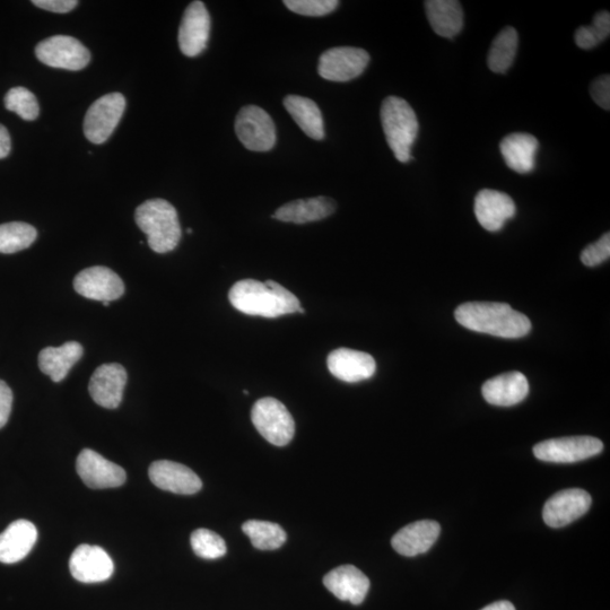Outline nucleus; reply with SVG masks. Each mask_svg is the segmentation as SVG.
I'll list each match as a JSON object with an SVG mask.
<instances>
[{
	"label": "nucleus",
	"instance_id": "nucleus-8",
	"mask_svg": "<svg viewBox=\"0 0 610 610\" xmlns=\"http://www.w3.org/2000/svg\"><path fill=\"white\" fill-rule=\"evenodd\" d=\"M42 64L66 71H82L91 60V54L81 41L68 36H55L43 40L36 48Z\"/></svg>",
	"mask_w": 610,
	"mask_h": 610
},
{
	"label": "nucleus",
	"instance_id": "nucleus-22",
	"mask_svg": "<svg viewBox=\"0 0 610 610\" xmlns=\"http://www.w3.org/2000/svg\"><path fill=\"white\" fill-rule=\"evenodd\" d=\"M483 396L488 404L510 407L520 404L529 392L527 378L521 372H509L484 383Z\"/></svg>",
	"mask_w": 610,
	"mask_h": 610
},
{
	"label": "nucleus",
	"instance_id": "nucleus-23",
	"mask_svg": "<svg viewBox=\"0 0 610 610\" xmlns=\"http://www.w3.org/2000/svg\"><path fill=\"white\" fill-rule=\"evenodd\" d=\"M38 539V530L28 520H17L0 535V562L14 564L30 554Z\"/></svg>",
	"mask_w": 610,
	"mask_h": 610
},
{
	"label": "nucleus",
	"instance_id": "nucleus-11",
	"mask_svg": "<svg viewBox=\"0 0 610 610\" xmlns=\"http://www.w3.org/2000/svg\"><path fill=\"white\" fill-rule=\"evenodd\" d=\"M78 475L85 485L93 490L116 488L126 483L125 469L111 463L100 453L91 449H84L76 461Z\"/></svg>",
	"mask_w": 610,
	"mask_h": 610
},
{
	"label": "nucleus",
	"instance_id": "nucleus-43",
	"mask_svg": "<svg viewBox=\"0 0 610 610\" xmlns=\"http://www.w3.org/2000/svg\"><path fill=\"white\" fill-rule=\"evenodd\" d=\"M187 232H188V234H191V233H193V230L188 229V231H187Z\"/></svg>",
	"mask_w": 610,
	"mask_h": 610
},
{
	"label": "nucleus",
	"instance_id": "nucleus-18",
	"mask_svg": "<svg viewBox=\"0 0 610 610\" xmlns=\"http://www.w3.org/2000/svg\"><path fill=\"white\" fill-rule=\"evenodd\" d=\"M516 212L512 198L500 191L484 189L476 196L475 215L486 231H500Z\"/></svg>",
	"mask_w": 610,
	"mask_h": 610
},
{
	"label": "nucleus",
	"instance_id": "nucleus-37",
	"mask_svg": "<svg viewBox=\"0 0 610 610\" xmlns=\"http://www.w3.org/2000/svg\"><path fill=\"white\" fill-rule=\"evenodd\" d=\"M590 93L592 99L598 104L599 107L609 110L610 109V77L604 75L591 84Z\"/></svg>",
	"mask_w": 610,
	"mask_h": 610
},
{
	"label": "nucleus",
	"instance_id": "nucleus-29",
	"mask_svg": "<svg viewBox=\"0 0 610 610\" xmlns=\"http://www.w3.org/2000/svg\"><path fill=\"white\" fill-rule=\"evenodd\" d=\"M518 32L516 29H503L492 43L488 52L487 65L496 74H504L512 66L514 58L517 56Z\"/></svg>",
	"mask_w": 610,
	"mask_h": 610
},
{
	"label": "nucleus",
	"instance_id": "nucleus-2",
	"mask_svg": "<svg viewBox=\"0 0 610 610\" xmlns=\"http://www.w3.org/2000/svg\"><path fill=\"white\" fill-rule=\"evenodd\" d=\"M455 317L469 330L501 338L525 337L531 330L529 318L505 303H464L456 310Z\"/></svg>",
	"mask_w": 610,
	"mask_h": 610
},
{
	"label": "nucleus",
	"instance_id": "nucleus-38",
	"mask_svg": "<svg viewBox=\"0 0 610 610\" xmlns=\"http://www.w3.org/2000/svg\"><path fill=\"white\" fill-rule=\"evenodd\" d=\"M13 406V392L7 383L0 380V429L7 424Z\"/></svg>",
	"mask_w": 610,
	"mask_h": 610
},
{
	"label": "nucleus",
	"instance_id": "nucleus-16",
	"mask_svg": "<svg viewBox=\"0 0 610 610\" xmlns=\"http://www.w3.org/2000/svg\"><path fill=\"white\" fill-rule=\"evenodd\" d=\"M127 383L124 366L117 363L103 364L93 373L89 391L99 406L116 409L122 402Z\"/></svg>",
	"mask_w": 610,
	"mask_h": 610
},
{
	"label": "nucleus",
	"instance_id": "nucleus-27",
	"mask_svg": "<svg viewBox=\"0 0 610 610\" xmlns=\"http://www.w3.org/2000/svg\"><path fill=\"white\" fill-rule=\"evenodd\" d=\"M83 353V346L77 342H68L59 347H46L39 354L40 370L52 381L61 382L82 359Z\"/></svg>",
	"mask_w": 610,
	"mask_h": 610
},
{
	"label": "nucleus",
	"instance_id": "nucleus-26",
	"mask_svg": "<svg viewBox=\"0 0 610 610\" xmlns=\"http://www.w3.org/2000/svg\"><path fill=\"white\" fill-rule=\"evenodd\" d=\"M427 20L438 36L452 39L463 30L464 12L456 0H429L425 2Z\"/></svg>",
	"mask_w": 610,
	"mask_h": 610
},
{
	"label": "nucleus",
	"instance_id": "nucleus-36",
	"mask_svg": "<svg viewBox=\"0 0 610 610\" xmlns=\"http://www.w3.org/2000/svg\"><path fill=\"white\" fill-rule=\"evenodd\" d=\"M610 257V234L606 233L597 242L582 251L581 261L588 267L605 263Z\"/></svg>",
	"mask_w": 610,
	"mask_h": 610
},
{
	"label": "nucleus",
	"instance_id": "nucleus-41",
	"mask_svg": "<svg viewBox=\"0 0 610 610\" xmlns=\"http://www.w3.org/2000/svg\"><path fill=\"white\" fill-rule=\"evenodd\" d=\"M482 610H516V608H514L510 601L502 600L496 601V603L488 605Z\"/></svg>",
	"mask_w": 610,
	"mask_h": 610
},
{
	"label": "nucleus",
	"instance_id": "nucleus-20",
	"mask_svg": "<svg viewBox=\"0 0 610 610\" xmlns=\"http://www.w3.org/2000/svg\"><path fill=\"white\" fill-rule=\"evenodd\" d=\"M326 588L343 601L361 605L370 590V580L353 565L338 566L324 578Z\"/></svg>",
	"mask_w": 610,
	"mask_h": 610
},
{
	"label": "nucleus",
	"instance_id": "nucleus-12",
	"mask_svg": "<svg viewBox=\"0 0 610 610\" xmlns=\"http://www.w3.org/2000/svg\"><path fill=\"white\" fill-rule=\"evenodd\" d=\"M211 33V16L203 2H193L183 14L179 28V47L183 55L197 57L206 49Z\"/></svg>",
	"mask_w": 610,
	"mask_h": 610
},
{
	"label": "nucleus",
	"instance_id": "nucleus-34",
	"mask_svg": "<svg viewBox=\"0 0 610 610\" xmlns=\"http://www.w3.org/2000/svg\"><path fill=\"white\" fill-rule=\"evenodd\" d=\"M609 34L610 14L608 12H600L595 15L592 25L581 26L575 32V43L583 50H590L606 40Z\"/></svg>",
	"mask_w": 610,
	"mask_h": 610
},
{
	"label": "nucleus",
	"instance_id": "nucleus-19",
	"mask_svg": "<svg viewBox=\"0 0 610 610\" xmlns=\"http://www.w3.org/2000/svg\"><path fill=\"white\" fill-rule=\"evenodd\" d=\"M328 369L334 377L348 383L370 379L377 370L376 361L364 352L338 348L327 359Z\"/></svg>",
	"mask_w": 610,
	"mask_h": 610
},
{
	"label": "nucleus",
	"instance_id": "nucleus-39",
	"mask_svg": "<svg viewBox=\"0 0 610 610\" xmlns=\"http://www.w3.org/2000/svg\"><path fill=\"white\" fill-rule=\"evenodd\" d=\"M32 4L42 8V10L65 14L72 12L78 2L76 0H33Z\"/></svg>",
	"mask_w": 610,
	"mask_h": 610
},
{
	"label": "nucleus",
	"instance_id": "nucleus-32",
	"mask_svg": "<svg viewBox=\"0 0 610 610\" xmlns=\"http://www.w3.org/2000/svg\"><path fill=\"white\" fill-rule=\"evenodd\" d=\"M195 554L204 560L221 559L228 551L224 539L208 529H197L190 538Z\"/></svg>",
	"mask_w": 610,
	"mask_h": 610
},
{
	"label": "nucleus",
	"instance_id": "nucleus-31",
	"mask_svg": "<svg viewBox=\"0 0 610 610\" xmlns=\"http://www.w3.org/2000/svg\"><path fill=\"white\" fill-rule=\"evenodd\" d=\"M38 237L36 228L23 222L0 225V254L11 255L28 249Z\"/></svg>",
	"mask_w": 610,
	"mask_h": 610
},
{
	"label": "nucleus",
	"instance_id": "nucleus-7",
	"mask_svg": "<svg viewBox=\"0 0 610 610\" xmlns=\"http://www.w3.org/2000/svg\"><path fill=\"white\" fill-rule=\"evenodd\" d=\"M126 109V99L120 93L103 95L86 112L84 135L93 144H103L117 128Z\"/></svg>",
	"mask_w": 610,
	"mask_h": 610
},
{
	"label": "nucleus",
	"instance_id": "nucleus-21",
	"mask_svg": "<svg viewBox=\"0 0 610 610\" xmlns=\"http://www.w3.org/2000/svg\"><path fill=\"white\" fill-rule=\"evenodd\" d=\"M441 533L438 522L422 520L400 529L392 537L391 545L403 556L414 557L424 554L437 542Z\"/></svg>",
	"mask_w": 610,
	"mask_h": 610
},
{
	"label": "nucleus",
	"instance_id": "nucleus-13",
	"mask_svg": "<svg viewBox=\"0 0 610 610\" xmlns=\"http://www.w3.org/2000/svg\"><path fill=\"white\" fill-rule=\"evenodd\" d=\"M75 291L86 299L116 301L125 293V284L108 267L95 266L82 270L74 280Z\"/></svg>",
	"mask_w": 610,
	"mask_h": 610
},
{
	"label": "nucleus",
	"instance_id": "nucleus-25",
	"mask_svg": "<svg viewBox=\"0 0 610 610\" xmlns=\"http://www.w3.org/2000/svg\"><path fill=\"white\" fill-rule=\"evenodd\" d=\"M538 148V139L524 133L511 134L505 137L500 144L504 162L511 170L519 174L534 171Z\"/></svg>",
	"mask_w": 610,
	"mask_h": 610
},
{
	"label": "nucleus",
	"instance_id": "nucleus-1",
	"mask_svg": "<svg viewBox=\"0 0 610 610\" xmlns=\"http://www.w3.org/2000/svg\"><path fill=\"white\" fill-rule=\"evenodd\" d=\"M229 300L233 308L248 316L278 318L301 309L299 299L274 281L242 280L231 287Z\"/></svg>",
	"mask_w": 610,
	"mask_h": 610
},
{
	"label": "nucleus",
	"instance_id": "nucleus-9",
	"mask_svg": "<svg viewBox=\"0 0 610 610\" xmlns=\"http://www.w3.org/2000/svg\"><path fill=\"white\" fill-rule=\"evenodd\" d=\"M369 63L370 55L364 49L333 48L321 55L318 73L330 82H350L361 76Z\"/></svg>",
	"mask_w": 610,
	"mask_h": 610
},
{
	"label": "nucleus",
	"instance_id": "nucleus-30",
	"mask_svg": "<svg viewBox=\"0 0 610 610\" xmlns=\"http://www.w3.org/2000/svg\"><path fill=\"white\" fill-rule=\"evenodd\" d=\"M242 530L260 551H274L282 547L287 539L285 530L274 522L249 520L244 522Z\"/></svg>",
	"mask_w": 610,
	"mask_h": 610
},
{
	"label": "nucleus",
	"instance_id": "nucleus-40",
	"mask_svg": "<svg viewBox=\"0 0 610 610\" xmlns=\"http://www.w3.org/2000/svg\"><path fill=\"white\" fill-rule=\"evenodd\" d=\"M11 148L10 133H8V130L3 125H0V159L7 158L11 153Z\"/></svg>",
	"mask_w": 610,
	"mask_h": 610
},
{
	"label": "nucleus",
	"instance_id": "nucleus-35",
	"mask_svg": "<svg viewBox=\"0 0 610 610\" xmlns=\"http://www.w3.org/2000/svg\"><path fill=\"white\" fill-rule=\"evenodd\" d=\"M284 5L293 13L320 17L333 13L339 2L337 0H285Z\"/></svg>",
	"mask_w": 610,
	"mask_h": 610
},
{
	"label": "nucleus",
	"instance_id": "nucleus-10",
	"mask_svg": "<svg viewBox=\"0 0 610 610\" xmlns=\"http://www.w3.org/2000/svg\"><path fill=\"white\" fill-rule=\"evenodd\" d=\"M604 443L592 437H571L543 441L534 448L537 459L546 463L572 464L599 455Z\"/></svg>",
	"mask_w": 610,
	"mask_h": 610
},
{
	"label": "nucleus",
	"instance_id": "nucleus-33",
	"mask_svg": "<svg viewBox=\"0 0 610 610\" xmlns=\"http://www.w3.org/2000/svg\"><path fill=\"white\" fill-rule=\"evenodd\" d=\"M5 107L15 112L23 120L33 121L40 115L39 102L31 91L25 87H14L5 97Z\"/></svg>",
	"mask_w": 610,
	"mask_h": 610
},
{
	"label": "nucleus",
	"instance_id": "nucleus-15",
	"mask_svg": "<svg viewBox=\"0 0 610 610\" xmlns=\"http://www.w3.org/2000/svg\"><path fill=\"white\" fill-rule=\"evenodd\" d=\"M69 569L75 580L82 583L107 581L115 572L110 555L99 546H78L69 561Z\"/></svg>",
	"mask_w": 610,
	"mask_h": 610
},
{
	"label": "nucleus",
	"instance_id": "nucleus-14",
	"mask_svg": "<svg viewBox=\"0 0 610 610\" xmlns=\"http://www.w3.org/2000/svg\"><path fill=\"white\" fill-rule=\"evenodd\" d=\"M591 496L581 488H569L556 493L544 507L545 524L552 528H562L572 524L588 512L591 507Z\"/></svg>",
	"mask_w": 610,
	"mask_h": 610
},
{
	"label": "nucleus",
	"instance_id": "nucleus-28",
	"mask_svg": "<svg viewBox=\"0 0 610 610\" xmlns=\"http://www.w3.org/2000/svg\"><path fill=\"white\" fill-rule=\"evenodd\" d=\"M284 107L305 135L315 141L325 138L324 118L316 102L300 95H287Z\"/></svg>",
	"mask_w": 610,
	"mask_h": 610
},
{
	"label": "nucleus",
	"instance_id": "nucleus-4",
	"mask_svg": "<svg viewBox=\"0 0 610 610\" xmlns=\"http://www.w3.org/2000/svg\"><path fill=\"white\" fill-rule=\"evenodd\" d=\"M381 122L387 143L400 163L412 160V148L418 135L416 113L402 98L389 97L382 102Z\"/></svg>",
	"mask_w": 610,
	"mask_h": 610
},
{
	"label": "nucleus",
	"instance_id": "nucleus-3",
	"mask_svg": "<svg viewBox=\"0 0 610 610\" xmlns=\"http://www.w3.org/2000/svg\"><path fill=\"white\" fill-rule=\"evenodd\" d=\"M135 220L156 254H168L178 247L181 240L178 212L167 200H147L136 209Z\"/></svg>",
	"mask_w": 610,
	"mask_h": 610
},
{
	"label": "nucleus",
	"instance_id": "nucleus-5",
	"mask_svg": "<svg viewBox=\"0 0 610 610\" xmlns=\"http://www.w3.org/2000/svg\"><path fill=\"white\" fill-rule=\"evenodd\" d=\"M251 420L257 431L274 446H287L294 438L293 417L280 400L272 397L258 400L252 407Z\"/></svg>",
	"mask_w": 610,
	"mask_h": 610
},
{
	"label": "nucleus",
	"instance_id": "nucleus-24",
	"mask_svg": "<svg viewBox=\"0 0 610 610\" xmlns=\"http://www.w3.org/2000/svg\"><path fill=\"white\" fill-rule=\"evenodd\" d=\"M334 199L319 196L298 199L278 208L272 219L294 224H305L327 219L336 211Z\"/></svg>",
	"mask_w": 610,
	"mask_h": 610
},
{
	"label": "nucleus",
	"instance_id": "nucleus-42",
	"mask_svg": "<svg viewBox=\"0 0 610 610\" xmlns=\"http://www.w3.org/2000/svg\"><path fill=\"white\" fill-rule=\"evenodd\" d=\"M103 305H104V307H109V305H110V302H108V301H106V302H103Z\"/></svg>",
	"mask_w": 610,
	"mask_h": 610
},
{
	"label": "nucleus",
	"instance_id": "nucleus-17",
	"mask_svg": "<svg viewBox=\"0 0 610 610\" xmlns=\"http://www.w3.org/2000/svg\"><path fill=\"white\" fill-rule=\"evenodd\" d=\"M148 475L155 486L174 494L193 495L203 487L193 470L170 460L155 461L148 470Z\"/></svg>",
	"mask_w": 610,
	"mask_h": 610
},
{
	"label": "nucleus",
	"instance_id": "nucleus-6",
	"mask_svg": "<svg viewBox=\"0 0 610 610\" xmlns=\"http://www.w3.org/2000/svg\"><path fill=\"white\" fill-rule=\"evenodd\" d=\"M235 133L241 144L252 152L272 151L277 141L272 117L257 106H247L240 110L235 119Z\"/></svg>",
	"mask_w": 610,
	"mask_h": 610
}]
</instances>
